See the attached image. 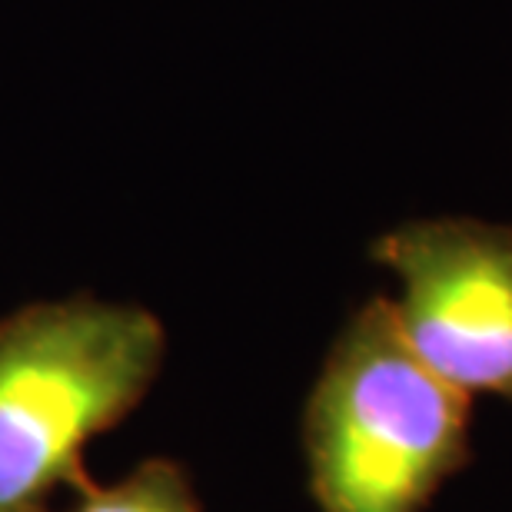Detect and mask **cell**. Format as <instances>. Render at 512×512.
<instances>
[{"label": "cell", "mask_w": 512, "mask_h": 512, "mask_svg": "<svg viewBox=\"0 0 512 512\" xmlns=\"http://www.w3.org/2000/svg\"><path fill=\"white\" fill-rule=\"evenodd\" d=\"M167 333L143 306L67 296L0 320V512H47L80 493L87 443L157 383Z\"/></svg>", "instance_id": "7a4b0ae2"}, {"label": "cell", "mask_w": 512, "mask_h": 512, "mask_svg": "<svg viewBox=\"0 0 512 512\" xmlns=\"http://www.w3.org/2000/svg\"><path fill=\"white\" fill-rule=\"evenodd\" d=\"M64 512H203V506L187 469L173 459L153 456L114 486L90 483L80 489Z\"/></svg>", "instance_id": "277c9868"}, {"label": "cell", "mask_w": 512, "mask_h": 512, "mask_svg": "<svg viewBox=\"0 0 512 512\" xmlns=\"http://www.w3.org/2000/svg\"><path fill=\"white\" fill-rule=\"evenodd\" d=\"M370 256L396 276L399 330L466 396L512 403V227L476 217L406 220Z\"/></svg>", "instance_id": "3957f363"}, {"label": "cell", "mask_w": 512, "mask_h": 512, "mask_svg": "<svg viewBox=\"0 0 512 512\" xmlns=\"http://www.w3.org/2000/svg\"><path fill=\"white\" fill-rule=\"evenodd\" d=\"M303 453L320 512H426L469 459V396L419 360L393 300L356 310L303 409Z\"/></svg>", "instance_id": "6da1fadb"}]
</instances>
